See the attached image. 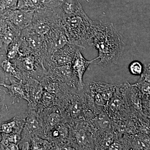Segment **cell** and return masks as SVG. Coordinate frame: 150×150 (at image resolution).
<instances>
[{
  "mask_svg": "<svg viewBox=\"0 0 150 150\" xmlns=\"http://www.w3.org/2000/svg\"><path fill=\"white\" fill-rule=\"evenodd\" d=\"M20 38L21 55L32 53L40 56L44 63L47 61L48 49L44 36L35 32L29 26L22 30Z\"/></svg>",
  "mask_w": 150,
  "mask_h": 150,
  "instance_id": "cell-3",
  "label": "cell"
},
{
  "mask_svg": "<svg viewBox=\"0 0 150 150\" xmlns=\"http://www.w3.org/2000/svg\"><path fill=\"white\" fill-rule=\"evenodd\" d=\"M20 46V38L19 36L10 44L8 48L6 56L8 59L13 61L19 57L21 55Z\"/></svg>",
  "mask_w": 150,
  "mask_h": 150,
  "instance_id": "cell-24",
  "label": "cell"
},
{
  "mask_svg": "<svg viewBox=\"0 0 150 150\" xmlns=\"http://www.w3.org/2000/svg\"><path fill=\"white\" fill-rule=\"evenodd\" d=\"M54 10L60 17L73 15L84 12L79 0H62L59 7Z\"/></svg>",
  "mask_w": 150,
  "mask_h": 150,
  "instance_id": "cell-16",
  "label": "cell"
},
{
  "mask_svg": "<svg viewBox=\"0 0 150 150\" xmlns=\"http://www.w3.org/2000/svg\"><path fill=\"white\" fill-rule=\"evenodd\" d=\"M144 66L141 62L133 61L129 65V70L131 74L134 76H141L144 71Z\"/></svg>",
  "mask_w": 150,
  "mask_h": 150,
  "instance_id": "cell-26",
  "label": "cell"
},
{
  "mask_svg": "<svg viewBox=\"0 0 150 150\" xmlns=\"http://www.w3.org/2000/svg\"><path fill=\"white\" fill-rule=\"evenodd\" d=\"M46 75L51 78L67 85L70 88L81 91L78 78L73 73L71 63L68 64L50 67L47 69Z\"/></svg>",
  "mask_w": 150,
  "mask_h": 150,
  "instance_id": "cell-7",
  "label": "cell"
},
{
  "mask_svg": "<svg viewBox=\"0 0 150 150\" xmlns=\"http://www.w3.org/2000/svg\"><path fill=\"white\" fill-rule=\"evenodd\" d=\"M34 136L44 139L42 120L38 112L27 107V115L22 131L20 142L30 143V139Z\"/></svg>",
  "mask_w": 150,
  "mask_h": 150,
  "instance_id": "cell-6",
  "label": "cell"
},
{
  "mask_svg": "<svg viewBox=\"0 0 150 150\" xmlns=\"http://www.w3.org/2000/svg\"><path fill=\"white\" fill-rule=\"evenodd\" d=\"M8 79L10 81V84H7L4 83L3 85V86L8 89V93L15 99H23L28 101L24 83L21 81H16L12 77H9Z\"/></svg>",
  "mask_w": 150,
  "mask_h": 150,
  "instance_id": "cell-20",
  "label": "cell"
},
{
  "mask_svg": "<svg viewBox=\"0 0 150 150\" xmlns=\"http://www.w3.org/2000/svg\"><path fill=\"white\" fill-rule=\"evenodd\" d=\"M4 81L0 78V86H3V85L4 84Z\"/></svg>",
  "mask_w": 150,
  "mask_h": 150,
  "instance_id": "cell-29",
  "label": "cell"
},
{
  "mask_svg": "<svg viewBox=\"0 0 150 150\" xmlns=\"http://www.w3.org/2000/svg\"><path fill=\"white\" fill-rule=\"evenodd\" d=\"M3 56L2 52L1 50V48H0V56Z\"/></svg>",
  "mask_w": 150,
  "mask_h": 150,
  "instance_id": "cell-30",
  "label": "cell"
},
{
  "mask_svg": "<svg viewBox=\"0 0 150 150\" xmlns=\"http://www.w3.org/2000/svg\"><path fill=\"white\" fill-rule=\"evenodd\" d=\"M98 60V57L88 61L83 56L80 49H78L75 53L71 63V68L73 73L79 80V84L81 90L83 89L85 84L83 81V77L88 66L91 64H95L94 62Z\"/></svg>",
  "mask_w": 150,
  "mask_h": 150,
  "instance_id": "cell-14",
  "label": "cell"
},
{
  "mask_svg": "<svg viewBox=\"0 0 150 150\" xmlns=\"http://www.w3.org/2000/svg\"><path fill=\"white\" fill-rule=\"evenodd\" d=\"M30 145V150H55L53 143L38 136L31 138Z\"/></svg>",
  "mask_w": 150,
  "mask_h": 150,
  "instance_id": "cell-22",
  "label": "cell"
},
{
  "mask_svg": "<svg viewBox=\"0 0 150 150\" xmlns=\"http://www.w3.org/2000/svg\"><path fill=\"white\" fill-rule=\"evenodd\" d=\"M92 46L98 51L97 64L110 67L117 64L122 54L125 43L123 37L113 23L93 21Z\"/></svg>",
  "mask_w": 150,
  "mask_h": 150,
  "instance_id": "cell-1",
  "label": "cell"
},
{
  "mask_svg": "<svg viewBox=\"0 0 150 150\" xmlns=\"http://www.w3.org/2000/svg\"><path fill=\"white\" fill-rule=\"evenodd\" d=\"M43 125L44 137L62 122H66L59 108L55 106L39 112Z\"/></svg>",
  "mask_w": 150,
  "mask_h": 150,
  "instance_id": "cell-12",
  "label": "cell"
},
{
  "mask_svg": "<svg viewBox=\"0 0 150 150\" xmlns=\"http://www.w3.org/2000/svg\"><path fill=\"white\" fill-rule=\"evenodd\" d=\"M141 78L134 85L139 89L142 99L150 97V63L144 66V71Z\"/></svg>",
  "mask_w": 150,
  "mask_h": 150,
  "instance_id": "cell-19",
  "label": "cell"
},
{
  "mask_svg": "<svg viewBox=\"0 0 150 150\" xmlns=\"http://www.w3.org/2000/svg\"><path fill=\"white\" fill-rule=\"evenodd\" d=\"M60 24L61 19L56 11L43 7L34 12L32 22L29 26L35 32L45 37Z\"/></svg>",
  "mask_w": 150,
  "mask_h": 150,
  "instance_id": "cell-4",
  "label": "cell"
},
{
  "mask_svg": "<svg viewBox=\"0 0 150 150\" xmlns=\"http://www.w3.org/2000/svg\"><path fill=\"white\" fill-rule=\"evenodd\" d=\"M82 48L79 46L69 43L55 51L49 56L44 64L46 69L51 67L62 66L71 64L72 62L76 51Z\"/></svg>",
  "mask_w": 150,
  "mask_h": 150,
  "instance_id": "cell-9",
  "label": "cell"
},
{
  "mask_svg": "<svg viewBox=\"0 0 150 150\" xmlns=\"http://www.w3.org/2000/svg\"><path fill=\"white\" fill-rule=\"evenodd\" d=\"M34 12L16 9L0 8V18L10 22L16 27L22 30L31 24Z\"/></svg>",
  "mask_w": 150,
  "mask_h": 150,
  "instance_id": "cell-8",
  "label": "cell"
},
{
  "mask_svg": "<svg viewBox=\"0 0 150 150\" xmlns=\"http://www.w3.org/2000/svg\"><path fill=\"white\" fill-rule=\"evenodd\" d=\"M43 7L39 0H18V9L34 12Z\"/></svg>",
  "mask_w": 150,
  "mask_h": 150,
  "instance_id": "cell-23",
  "label": "cell"
},
{
  "mask_svg": "<svg viewBox=\"0 0 150 150\" xmlns=\"http://www.w3.org/2000/svg\"><path fill=\"white\" fill-rule=\"evenodd\" d=\"M18 0H1L0 8L15 10L17 9Z\"/></svg>",
  "mask_w": 150,
  "mask_h": 150,
  "instance_id": "cell-28",
  "label": "cell"
},
{
  "mask_svg": "<svg viewBox=\"0 0 150 150\" xmlns=\"http://www.w3.org/2000/svg\"><path fill=\"white\" fill-rule=\"evenodd\" d=\"M56 102L57 98L56 95L44 90L35 110L39 113L48 108L56 106Z\"/></svg>",
  "mask_w": 150,
  "mask_h": 150,
  "instance_id": "cell-21",
  "label": "cell"
},
{
  "mask_svg": "<svg viewBox=\"0 0 150 150\" xmlns=\"http://www.w3.org/2000/svg\"><path fill=\"white\" fill-rule=\"evenodd\" d=\"M60 18L70 43L82 48L92 46L93 21L85 12Z\"/></svg>",
  "mask_w": 150,
  "mask_h": 150,
  "instance_id": "cell-2",
  "label": "cell"
},
{
  "mask_svg": "<svg viewBox=\"0 0 150 150\" xmlns=\"http://www.w3.org/2000/svg\"><path fill=\"white\" fill-rule=\"evenodd\" d=\"M0 68L6 77L16 78L23 83H25L30 78L26 76L14 62H11L8 59H4L0 62Z\"/></svg>",
  "mask_w": 150,
  "mask_h": 150,
  "instance_id": "cell-17",
  "label": "cell"
},
{
  "mask_svg": "<svg viewBox=\"0 0 150 150\" xmlns=\"http://www.w3.org/2000/svg\"><path fill=\"white\" fill-rule=\"evenodd\" d=\"M86 86L90 90L99 93L107 103L114 95L117 87L115 85L102 81H92Z\"/></svg>",
  "mask_w": 150,
  "mask_h": 150,
  "instance_id": "cell-18",
  "label": "cell"
},
{
  "mask_svg": "<svg viewBox=\"0 0 150 150\" xmlns=\"http://www.w3.org/2000/svg\"><path fill=\"white\" fill-rule=\"evenodd\" d=\"M28 98V108L35 110L44 91L40 81L30 78L24 83Z\"/></svg>",
  "mask_w": 150,
  "mask_h": 150,
  "instance_id": "cell-13",
  "label": "cell"
},
{
  "mask_svg": "<svg viewBox=\"0 0 150 150\" xmlns=\"http://www.w3.org/2000/svg\"><path fill=\"white\" fill-rule=\"evenodd\" d=\"M21 31L10 22L0 18V48L3 56H6L8 46L20 36Z\"/></svg>",
  "mask_w": 150,
  "mask_h": 150,
  "instance_id": "cell-11",
  "label": "cell"
},
{
  "mask_svg": "<svg viewBox=\"0 0 150 150\" xmlns=\"http://www.w3.org/2000/svg\"><path fill=\"white\" fill-rule=\"evenodd\" d=\"M27 115V110L12 119L0 124V131L5 134L21 132Z\"/></svg>",
  "mask_w": 150,
  "mask_h": 150,
  "instance_id": "cell-15",
  "label": "cell"
},
{
  "mask_svg": "<svg viewBox=\"0 0 150 150\" xmlns=\"http://www.w3.org/2000/svg\"><path fill=\"white\" fill-rule=\"evenodd\" d=\"M94 124L99 130L105 131L110 127V120L105 112L100 111L95 118Z\"/></svg>",
  "mask_w": 150,
  "mask_h": 150,
  "instance_id": "cell-25",
  "label": "cell"
},
{
  "mask_svg": "<svg viewBox=\"0 0 150 150\" xmlns=\"http://www.w3.org/2000/svg\"><path fill=\"white\" fill-rule=\"evenodd\" d=\"M13 62L28 77L33 78L39 81L47 74L43 59L36 54H22Z\"/></svg>",
  "mask_w": 150,
  "mask_h": 150,
  "instance_id": "cell-5",
  "label": "cell"
},
{
  "mask_svg": "<svg viewBox=\"0 0 150 150\" xmlns=\"http://www.w3.org/2000/svg\"><path fill=\"white\" fill-rule=\"evenodd\" d=\"M44 37L48 47V58L55 51L70 43L64 28L61 24L54 28Z\"/></svg>",
  "mask_w": 150,
  "mask_h": 150,
  "instance_id": "cell-10",
  "label": "cell"
},
{
  "mask_svg": "<svg viewBox=\"0 0 150 150\" xmlns=\"http://www.w3.org/2000/svg\"><path fill=\"white\" fill-rule=\"evenodd\" d=\"M44 7L55 10L59 7L62 0H39Z\"/></svg>",
  "mask_w": 150,
  "mask_h": 150,
  "instance_id": "cell-27",
  "label": "cell"
}]
</instances>
